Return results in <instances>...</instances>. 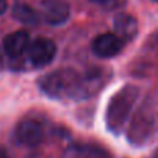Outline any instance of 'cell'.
<instances>
[{
	"mask_svg": "<svg viewBox=\"0 0 158 158\" xmlns=\"http://www.w3.org/2000/svg\"><path fill=\"white\" fill-rule=\"evenodd\" d=\"M98 69L93 74H79L72 68H60L46 74L39 81L43 93L53 98H86L101 86Z\"/></svg>",
	"mask_w": 158,
	"mask_h": 158,
	"instance_id": "6da1fadb",
	"label": "cell"
},
{
	"mask_svg": "<svg viewBox=\"0 0 158 158\" xmlns=\"http://www.w3.org/2000/svg\"><path fill=\"white\" fill-rule=\"evenodd\" d=\"M137 96H139V89L133 85H126L111 97L106 112L107 128L111 132L118 133L122 131L132 111V107L137 100Z\"/></svg>",
	"mask_w": 158,
	"mask_h": 158,
	"instance_id": "7a4b0ae2",
	"label": "cell"
},
{
	"mask_svg": "<svg viewBox=\"0 0 158 158\" xmlns=\"http://www.w3.org/2000/svg\"><path fill=\"white\" fill-rule=\"evenodd\" d=\"M28 61L36 68L46 67L54 60L57 47L52 39L38 38L31 43L28 49Z\"/></svg>",
	"mask_w": 158,
	"mask_h": 158,
	"instance_id": "3957f363",
	"label": "cell"
},
{
	"mask_svg": "<svg viewBox=\"0 0 158 158\" xmlns=\"http://www.w3.org/2000/svg\"><path fill=\"white\" fill-rule=\"evenodd\" d=\"M44 137V129L39 121L33 118L22 119L15 128V139L19 144L27 147H35L40 144Z\"/></svg>",
	"mask_w": 158,
	"mask_h": 158,
	"instance_id": "277c9868",
	"label": "cell"
},
{
	"mask_svg": "<svg viewBox=\"0 0 158 158\" xmlns=\"http://www.w3.org/2000/svg\"><path fill=\"white\" fill-rule=\"evenodd\" d=\"M125 42L115 33H101L92 42V50L100 58H111L122 50Z\"/></svg>",
	"mask_w": 158,
	"mask_h": 158,
	"instance_id": "5b68a950",
	"label": "cell"
},
{
	"mask_svg": "<svg viewBox=\"0 0 158 158\" xmlns=\"http://www.w3.org/2000/svg\"><path fill=\"white\" fill-rule=\"evenodd\" d=\"M31 46V36L27 31L8 33L3 40V50L11 58H19Z\"/></svg>",
	"mask_w": 158,
	"mask_h": 158,
	"instance_id": "8992f818",
	"label": "cell"
},
{
	"mask_svg": "<svg viewBox=\"0 0 158 158\" xmlns=\"http://www.w3.org/2000/svg\"><path fill=\"white\" fill-rule=\"evenodd\" d=\"M42 7L44 21L50 25H61L69 17V7L63 0H44Z\"/></svg>",
	"mask_w": 158,
	"mask_h": 158,
	"instance_id": "52a82bcc",
	"label": "cell"
},
{
	"mask_svg": "<svg viewBox=\"0 0 158 158\" xmlns=\"http://www.w3.org/2000/svg\"><path fill=\"white\" fill-rule=\"evenodd\" d=\"M114 29L115 35L121 38L123 42H131L136 38L139 25L133 15L126 13H119L114 18Z\"/></svg>",
	"mask_w": 158,
	"mask_h": 158,
	"instance_id": "ba28073f",
	"label": "cell"
},
{
	"mask_svg": "<svg viewBox=\"0 0 158 158\" xmlns=\"http://www.w3.org/2000/svg\"><path fill=\"white\" fill-rule=\"evenodd\" d=\"M11 14L17 21L22 22L25 25H38L40 22V15H39L38 11L35 8H32L31 6L24 4V3L14 4Z\"/></svg>",
	"mask_w": 158,
	"mask_h": 158,
	"instance_id": "9c48e42d",
	"label": "cell"
},
{
	"mask_svg": "<svg viewBox=\"0 0 158 158\" xmlns=\"http://www.w3.org/2000/svg\"><path fill=\"white\" fill-rule=\"evenodd\" d=\"M78 158H110L108 153L97 146H82L78 150Z\"/></svg>",
	"mask_w": 158,
	"mask_h": 158,
	"instance_id": "30bf717a",
	"label": "cell"
},
{
	"mask_svg": "<svg viewBox=\"0 0 158 158\" xmlns=\"http://www.w3.org/2000/svg\"><path fill=\"white\" fill-rule=\"evenodd\" d=\"M6 11H7V2L6 0H0V15H3Z\"/></svg>",
	"mask_w": 158,
	"mask_h": 158,
	"instance_id": "8fae6325",
	"label": "cell"
},
{
	"mask_svg": "<svg viewBox=\"0 0 158 158\" xmlns=\"http://www.w3.org/2000/svg\"><path fill=\"white\" fill-rule=\"evenodd\" d=\"M90 2H93V3H108L110 0H90Z\"/></svg>",
	"mask_w": 158,
	"mask_h": 158,
	"instance_id": "7c38bea8",
	"label": "cell"
},
{
	"mask_svg": "<svg viewBox=\"0 0 158 158\" xmlns=\"http://www.w3.org/2000/svg\"><path fill=\"white\" fill-rule=\"evenodd\" d=\"M0 158H8V157H7V154H6L4 151L0 150Z\"/></svg>",
	"mask_w": 158,
	"mask_h": 158,
	"instance_id": "4fadbf2b",
	"label": "cell"
},
{
	"mask_svg": "<svg viewBox=\"0 0 158 158\" xmlns=\"http://www.w3.org/2000/svg\"><path fill=\"white\" fill-rule=\"evenodd\" d=\"M2 63H3V53L0 52V65H2Z\"/></svg>",
	"mask_w": 158,
	"mask_h": 158,
	"instance_id": "5bb4252c",
	"label": "cell"
},
{
	"mask_svg": "<svg viewBox=\"0 0 158 158\" xmlns=\"http://www.w3.org/2000/svg\"><path fill=\"white\" fill-rule=\"evenodd\" d=\"M154 158H158V150H157V153H156V157H154Z\"/></svg>",
	"mask_w": 158,
	"mask_h": 158,
	"instance_id": "9a60e30c",
	"label": "cell"
},
{
	"mask_svg": "<svg viewBox=\"0 0 158 158\" xmlns=\"http://www.w3.org/2000/svg\"><path fill=\"white\" fill-rule=\"evenodd\" d=\"M156 2H158V0H156Z\"/></svg>",
	"mask_w": 158,
	"mask_h": 158,
	"instance_id": "2e32d148",
	"label": "cell"
}]
</instances>
